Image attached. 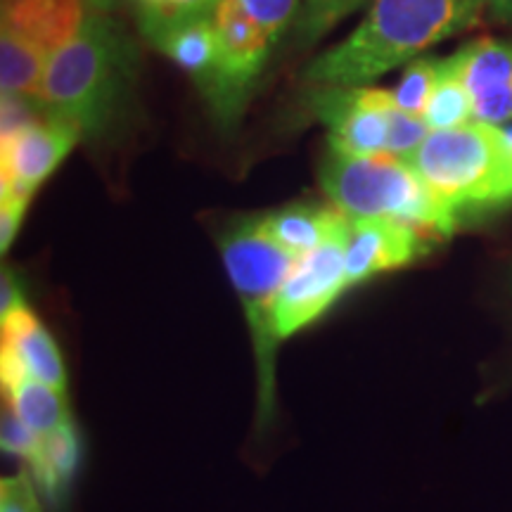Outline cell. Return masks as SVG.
Here are the masks:
<instances>
[{"label":"cell","instance_id":"cell-6","mask_svg":"<svg viewBox=\"0 0 512 512\" xmlns=\"http://www.w3.org/2000/svg\"><path fill=\"white\" fill-rule=\"evenodd\" d=\"M221 256L252 328L261 373V403L266 406L271 401V366L278 344L273 332V304L297 256L268 235L261 216L240 219L228 228L221 235Z\"/></svg>","mask_w":512,"mask_h":512},{"label":"cell","instance_id":"cell-24","mask_svg":"<svg viewBox=\"0 0 512 512\" xmlns=\"http://www.w3.org/2000/svg\"><path fill=\"white\" fill-rule=\"evenodd\" d=\"M38 441L41 437L24 427L15 415H5L3 420V448L5 451L15 453V456H24L27 460H31V456L36 453Z\"/></svg>","mask_w":512,"mask_h":512},{"label":"cell","instance_id":"cell-5","mask_svg":"<svg viewBox=\"0 0 512 512\" xmlns=\"http://www.w3.org/2000/svg\"><path fill=\"white\" fill-rule=\"evenodd\" d=\"M299 5L302 0H219L211 19L221 60L204 98L223 126L240 119L273 48L294 27Z\"/></svg>","mask_w":512,"mask_h":512},{"label":"cell","instance_id":"cell-9","mask_svg":"<svg viewBox=\"0 0 512 512\" xmlns=\"http://www.w3.org/2000/svg\"><path fill=\"white\" fill-rule=\"evenodd\" d=\"M83 138L67 121L46 117L27 119L3 131L0 138V197H19L31 202L34 192L53 176Z\"/></svg>","mask_w":512,"mask_h":512},{"label":"cell","instance_id":"cell-21","mask_svg":"<svg viewBox=\"0 0 512 512\" xmlns=\"http://www.w3.org/2000/svg\"><path fill=\"white\" fill-rule=\"evenodd\" d=\"M366 3L368 0H302L292 27L294 41L299 46H311Z\"/></svg>","mask_w":512,"mask_h":512},{"label":"cell","instance_id":"cell-4","mask_svg":"<svg viewBox=\"0 0 512 512\" xmlns=\"http://www.w3.org/2000/svg\"><path fill=\"white\" fill-rule=\"evenodd\" d=\"M330 202L347 219H380L420 230L434 242L451 238L458 219L422 181L408 159L351 157L328 150L318 171Z\"/></svg>","mask_w":512,"mask_h":512},{"label":"cell","instance_id":"cell-11","mask_svg":"<svg viewBox=\"0 0 512 512\" xmlns=\"http://www.w3.org/2000/svg\"><path fill=\"white\" fill-rule=\"evenodd\" d=\"M475 119L501 126L512 121V41L477 38L456 53Z\"/></svg>","mask_w":512,"mask_h":512},{"label":"cell","instance_id":"cell-28","mask_svg":"<svg viewBox=\"0 0 512 512\" xmlns=\"http://www.w3.org/2000/svg\"><path fill=\"white\" fill-rule=\"evenodd\" d=\"M86 3L91 5L95 12H107V15H110L112 10L119 8L121 0H86Z\"/></svg>","mask_w":512,"mask_h":512},{"label":"cell","instance_id":"cell-27","mask_svg":"<svg viewBox=\"0 0 512 512\" xmlns=\"http://www.w3.org/2000/svg\"><path fill=\"white\" fill-rule=\"evenodd\" d=\"M486 8H489L498 22L512 27V0H486Z\"/></svg>","mask_w":512,"mask_h":512},{"label":"cell","instance_id":"cell-15","mask_svg":"<svg viewBox=\"0 0 512 512\" xmlns=\"http://www.w3.org/2000/svg\"><path fill=\"white\" fill-rule=\"evenodd\" d=\"M50 55L36 43L0 29V88L3 98H15L36 105L46 79Z\"/></svg>","mask_w":512,"mask_h":512},{"label":"cell","instance_id":"cell-3","mask_svg":"<svg viewBox=\"0 0 512 512\" xmlns=\"http://www.w3.org/2000/svg\"><path fill=\"white\" fill-rule=\"evenodd\" d=\"M408 164L458 223L512 204V136L501 126L475 119L430 131Z\"/></svg>","mask_w":512,"mask_h":512},{"label":"cell","instance_id":"cell-18","mask_svg":"<svg viewBox=\"0 0 512 512\" xmlns=\"http://www.w3.org/2000/svg\"><path fill=\"white\" fill-rule=\"evenodd\" d=\"M147 43L159 48L174 31L214 17L219 0H128Z\"/></svg>","mask_w":512,"mask_h":512},{"label":"cell","instance_id":"cell-12","mask_svg":"<svg viewBox=\"0 0 512 512\" xmlns=\"http://www.w3.org/2000/svg\"><path fill=\"white\" fill-rule=\"evenodd\" d=\"M24 377L64 389L62 354L27 304L3 316V380Z\"/></svg>","mask_w":512,"mask_h":512},{"label":"cell","instance_id":"cell-8","mask_svg":"<svg viewBox=\"0 0 512 512\" xmlns=\"http://www.w3.org/2000/svg\"><path fill=\"white\" fill-rule=\"evenodd\" d=\"M347 226L294 261L273 304V332L278 342L318 320L349 287L344 264Z\"/></svg>","mask_w":512,"mask_h":512},{"label":"cell","instance_id":"cell-17","mask_svg":"<svg viewBox=\"0 0 512 512\" xmlns=\"http://www.w3.org/2000/svg\"><path fill=\"white\" fill-rule=\"evenodd\" d=\"M157 50H162L169 60H174L200 86L202 93L209 91L216 72H219L221 60L219 34H216L214 19H202V22L181 27L166 38Z\"/></svg>","mask_w":512,"mask_h":512},{"label":"cell","instance_id":"cell-20","mask_svg":"<svg viewBox=\"0 0 512 512\" xmlns=\"http://www.w3.org/2000/svg\"><path fill=\"white\" fill-rule=\"evenodd\" d=\"M76 458H79V444H76V434L69 425L60 432L50 434V437H41L29 463L38 482L50 491H57L72 475Z\"/></svg>","mask_w":512,"mask_h":512},{"label":"cell","instance_id":"cell-13","mask_svg":"<svg viewBox=\"0 0 512 512\" xmlns=\"http://www.w3.org/2000/svg\"><path fill=\"white\" fill-rule=\"evenodd\" d=\"M93 15L86 0H0V29L15 31L48 55L67 46Z\"/></svg>","mask_w":512,"mask_h":512},{"label":"cell","instance_id":"cell-2","mask_svg":"<svg viewBox=\"0 0 512 512\" xmlns=\"http://www.w3.org/2000/svg\"><path fill=\"white\" fill-rule=\"evenodd\" d=\"M138 74V50L107 12H95L86 27L48 60L36 107L67 121L83 138L102 136L124 110Z\"/></svg>","mask_w":512,"mask_h":512},{"label":"cell","instance_id":"cell-26","mask_svg":"<svg viewBox=\"0 0 512 512\" xmlns=\"http://www.w3.org/2000/svg\"><path fill=\"white\" fill-rule=\"evenodd\" d=\"M19 306H24V297L22 292H19V285L17 280L12 278V273L5 271L3 273V306H0V309H3V316H8L10 311L19 309Z\"/></svg>","mask_w":512,"mask_h":512},{"label":"cell","instance_id":"cell-1","mask_svg":"<svg viewBox=\"0 0 512 512\" xmlns=\"http://www.w3.org/2000/svg\"><path fill=\"white\" fill-rule=\"evenodd\" d=\"M486 0H373L358 27L306 64L313 86H368L446 38L475 29Z\"/></svg>","mask_w":512,"mask_h":512},{"label":"cell","instance_id":"cell-7","mask_svg":"<svg viewBox=\"0 0 512 512\" xmlns=\"http://www.w3.org/2000/svg\"><path fill=\"white\" fill-rule=\"evenodd\" d=\"M306 102L328 128V150L351 157L387 152L389 117L396 110L392 91L370 86H313Z\"/></svg>","mask_w":512,"mask_h":512},{"label":"cell","instance_id":"cell-16","mask_svg":"<svg viewBox=\"0 0 512 512\" xmlns=\"http://www.w3.org/2000/svg\"><path fill=\"white\" fill-rule=\"evenodd\" d=\"M3 387L10 401V415H15L24 427H29L38 437H50V434L69 427L64 389L24 380V377L3 380Z\"/></svg>","mask_w":512,"mask_h":512},{"label":"cell","instance_id":"cell-19","mask_svg":"<svg viewBox=\"0 0 512 512\" xmlns=\"http://www.w3.org/2000/svg\"><path fill=\"white\" fill-rule=\"evenodd\" d=\"M422 119L430 131H446V128H458L475 121V107H472L470 91L465 86L456 55L446 57L441 64L439 81Z\"/></svg>","mask_w":512,"mask_h":512},{"label":"cell","instance_id":"cell-23","mask_svg":"<svg viewBox=\"0 0 512 512\" xmlns=\"http://www.w3.org/2000/svg\"><path fill=\"white\" fill-rule=\"evenodd\" d=\"M0 512H43L27 475L3 479V484H0Z\"/></svg>","mask_w":512,"mask_h":512},{"label":"cell","instance_id":"cell-25","mask_svg":"<svg viewBox=\"0 0 512 512\" xmlns=\"http://www.w3.org/2000/svg\"><path fill=\"white\" fill-rule=\"evenodd\" d=\"M29 202L19 197H0V249L8 252L12 240H15L19 226H22L24 214H27Z\"/></svg>","mask_w":512,"mask_h":512},{"label":"cell","instance_id":"cell-10","mask_svg":"<svg viewBox=\"0 0 512 512\" xmlns=\"http://www.w3.org/2000/svg\"><path fill=\"white\" fill-rule=\"evenodd\" d=\"M432 238L401 223L380 219H349L344 238V264L351 285L366 283L375 275L411 266L430 252Z\"/></svg>","mask_w":512,"mask_h":512},{"label":"cell","instance_id":"cell-14","mask_svg":"<svg viewBox=\"0 0 512 512\" xmlns=\"http://www.w3.org/2000/svg\"><path fill=\"white\" fill-rule=\"evenodd\" d=\"M268 235L294 256H304L337 235L347 226V216L337 207L318 204H292L261 216Z\"/></svg>","mask_w":512,"mask_h":512},{"label":"cell","instance_id":"cell-22","mask_svg":"<svg viewBox=\"0 0 512 512\" xmlns=\"http://www.w3.org/2000/svg\"><path fill=\"white\" fill-rule=\"evenodd\" d=\"M441 64L444 60H439V57H418V60L406 64L403 76L392 91L396 107L401 112L413 114V117L425 114L427 102H430L434 86L439 81Z\"/></svg>","mask_w":512,"mask_h":512}]
</instances>
